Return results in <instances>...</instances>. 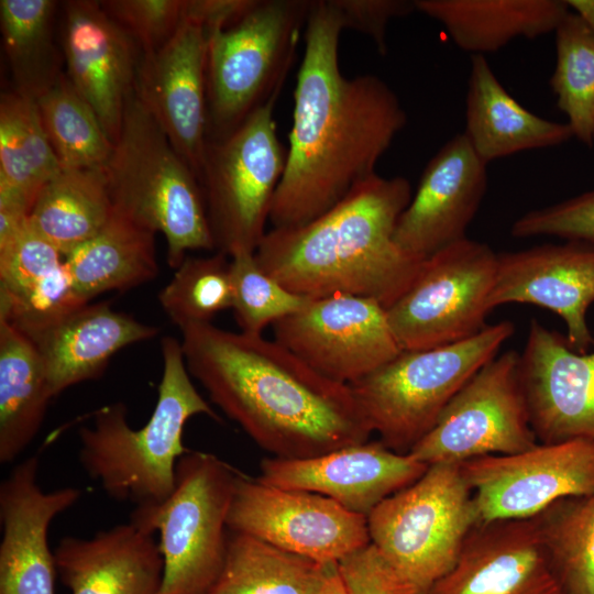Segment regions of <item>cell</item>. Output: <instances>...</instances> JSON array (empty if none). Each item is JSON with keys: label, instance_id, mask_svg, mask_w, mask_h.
<instances>
[{"label": "cell", "instance_id": "6da1fadb", "mask_svg": "<svg viewBox=\"0 0 594 594\" xmlns=\"http://www.w3.org/2000/svg\"><path fill=\"white\" fill-rule=\"evenodd\" d=\"M344 30L332 0H314L294 91L286 165L270 213L273 229L304 226L369 179L407 123L395 91L372 74L345 77Z\"/></svg>", "mask_w": 594, "mask_h": 594}, {"label": "cell", "instance_id": "7a4b0ae2", "mask_svg": "<svg viewBox=\"0 0 594 594\" xmlns=\"http://www.w3.org/2000/svg\"><path fill=\"white\" fill-rule=\"evenodd\" d=\"M179 330L190 376L273 457L311 458L369 440L372 431L351 387L321 375L276 340L211 322Z\"/></svg>", "mask_w": 594, "mask_h": 594}, {"label": "cell", "instance_id": "3957f363", "mask_svg": "<svg viewBox=\"0 0 594 594\" xmlns=\"http://www.w3.org/2000/svg\"><path fill=\"white\" fill-rule=\"evenodd\" d=\"M411 198L407 178L375 174L317 219L297 228H272L255 251L256 261L301 297L351 295L372 298L387 309L425 262L394 239Z\"/></svg>", "mask_w": 594, "mask_h": 594}, {"label": "cell", "instance_id": "277c9868", "mask_svg": "<svg viewBox=\"0 0 594 594\" xmlns=\"http://www.w3.org/2000/svg\"><path fill=\"white\" fill-rule=\"evenodd\" d=\"M163 372L155 408L147 422L131 427L121 402L95 410L78 430V459L87 475L117 502L134 507L165 502L175 488L177 462L188 449L186 422L196 415L220 420L190 380L180 341L161 340Z\"/></svg>", "mask_w": 594, "mask_h": 594}, {"label": "cell", "instance_id": "5b68a950", "mask_svg": "<svg viewBox=\"0 0 594 594\" xmlns=\"http://www.w3.org/2000/svg\"><path fill=\"white\" fill-rule=\"evenodd\" d=\"M105 172L113 208L165 235L169 267L190 250L215 252L199 179L134 90Z\"/></svg>", "mask_w": 594, "mask_h": 594}, {"label": "cell", "instance_id": "8992f818", "mask_svg": "<svg viewBox=\"0 0 594 594\" xmlns=\"http://www.w3.org/2000/svg\"><path fill=\"white\" fill-rule=\"evenodd\" d=\"M509 320L477 334L428 350H403L395 359L349 385L372 432L397 453H408L435 426L462 386L514 334Z\"/></svg>", "mask_w": 594, "mask_h": 594}, {"label": "cell", "instance_id": "52a82bcc", "mask_svg": "<svg viewBox=\"0 0 594 594\" xmlns=\"http://www.w3.org/2000/svg\"><path fill=\"white\" fill-rule=\"evenodd\" d=\"M312 0H255L237 21L208 31L209 139L226 136L277 100Z\"/></svg>", "mask_w": 594, "mask_h": 594}, {"label": "cell", "instance_id": "ba28073f", "mask_svg": "<svg viewBox=\"0 0 594 594\" xmlns=\"http://www.w3.org/2000/svg\"><path fill=\"white\" fill-rule=\"evenodd\" d=\"M237 473L215 454L188 450L177 462L170 496L134 507L130 521L160 536L164 573L157 594H209L213 588L226 560Z\"/></svg>", "mask_w": 594, "mask_h": 594}, {"label": "cell", "instance_id": "9c48e42d", "mask_svg": "<svg viewBox=\"0 0 594 594\" xmlns=\"http://www.w3.org/2000/svg\"><path fill=\"white\" fill-rule=\"evenodd\" d=\"M479 525L461 463H435L369 515L371 542L421 594L454 566Z\"/></svg>", "mask_w": 594, "mask_h": 594}, {"label": "cell", "instance_id": "30bf717a", "mask_svg": "<svg viewBox=\"0 0 594 594\" xmlns=\"http://www.w3.org/2000/svg\"><path fill=\"white\" fill-rule=\"evenodd\" d=\"M272 100L226 136L209 139L200 185L215 252L255 253L286 165Z\"/></svg>", "mask_w": 594, "mask_h": 594}, {"label": "cell", "instance_id": "8fae6325", "mask_svg": "<svg viewBox=\"0 0 594 594\" xmlns=\"http://www.w3.org/2000/svg\"><path fill=\"white\" fill-rule=\"evenodd\" d=\"M496 268L497 253L469 238L426 258L410 287L386 309L402 349H433L481 332Z\"/></svg>", "mask_w": 594, "mask_h": 594}, {"label": "cell", "instance_id": "7c38bea8", "mask_svg": "<svg viewBox=\"0 0 594 594\" xmlns=\"http://www.w3.org/2000/svg\"><path fill=\"white\" fill-rule=\"evenodd\" d=\"M519 353L497 354L454 395L408 452L427 465L515 454L538 444L518 374Z\"/></svg>", "mask_w": 594, "mask_h": 594}, {"label": "cell", "instance_id": "4fadbf2b", "mask_svg": "<svg viewBox=\"0 0 594 594\" xmlns=\"http://www.w3.org/2000/svg\"><path fill=\"white\" fill-rule=\"evenodd\" d=\"M228 529L323 564L371 542L366 516L326 496L276 487L240 472Z\"/></svg>", "mask_w": 594, "mask_h": 594}, {"label": "cell", "instance_id": "5bb4252c", "mask_svg": "<svg viewBox=\"0 0 594 594\" xmlns=\"http://www.w3.org/2000/svg\"><path fill=\"white\" fill-rule=\"evenodd\" d=\"M461 466L479 524L530 519L560 499L594 492V440L538 443Z\"/></svg>", "mask_w": 594, "mask_h": 594}, {"label": "cell", "instance_id": "9a60e30c", "mask_svg": "<svg viewBox=\"0 0 594 594\" xmlns=\"http://www.w3.org/2000/svg\"><path fill=\"white\" fill-rule=\"evenodd\" d=\"M274 340L327 378L351 385L402 351L386 308L372 298L310 299L273 324Z\"/></svg>", "mask_w": 594, "mask_h": 594}, {"label": "cell", "instance_id": "2e32d148", "mask_svg": "<svg viewBox=\"0 0 594 594\" xmlns=\"http://www.w3.org/2000/svg\"><path fill=\"white\" fill-rule=\"evenodd\" d=\"M208 31L185 18L160 48L139 58L134 94L168 141L201 178L208 133Z\"/></svg>", "mask_w": 594, "mask_h": 594}, {"label": "cell", "instance_id": "e0dca14e", "mask_svg": "<svg viewBox=\"0 0 594 594\" xmlns=\"http://www.w3.org/2000/svg\"><path fill=\"white\" fill-rule=\"evenodd\" d=\"M519 302L547 308L563 319L566 340L578 353L594 345L587 309L594 302V245L582 241L547 243L497 253L487 306Z\"/></svg>", "mask_w": 594, "mask_h": 594}, {"label": "cell", "instance_id": "ac0fdd59", "mask_svg": "<svg viewBox=\"0 0 594 594\" xmlns=\"http://www.w3.org/2000/svg\"><path fill=\"white\" fill-rule=\"evenodd\" d=\"M518 374L539 443L594 440V352H575L566 337L532 319Z\"/></svg>", "mask_w": 594, "mask_h": 594}, {"label": "cell", "instance_id": "d6986e66", "mask_svg": "<svg viewBox=\"0 0 594 594\" xmlns=\"http://www.w3.org/2000/svg\"><path fill=\"white\" fill-rule=\"evenodd\" d=\"M428 466L378 440L311 458H267L260 464L257 479L276 487L326 496L367 517L385 498L417 481Z\"/></svg>", "mask_w": 594, "mask_h": 594}, {"label": "cell", "instance_id": "ffe728a7", "mask_svg": "<svg viewBox=\"0 0 594 594\" xmlns=\"http://www.w3.org/2000/svg\"><path fill=\"white\" fill-rule=\"evenodd\" d=\"M486 166L463 133L452 136L426 165L396 224V243L426 260L468 238L486 193Z\"/></svg>", "mask_w": 594, "mask_h": 594}, {"label": "cell", "instance_id": "44dd1931", "mask_svg": "<svg viewBox=\"0 0 594 594\" xmlns=\"http://www.w3.org/2000/svg\"><path fill=\"white\" fill-rule=\"evenodd\" d=\"M38 457L16 463L0 484V594H54L56 574L48 529L81 497L77 487L44 491Z\"/></svg>", "mask_w": 594, "mask_h": 594}, {"label": "cell", "instance_id": "7402d4cb", "mask_svg": "<svg viewBox=\"0 0 594 594\" xmlns=\"http://www.w3.org/2000/svg\"><path fill=\"white\" fill-rule=\"evenodd\" d=\"M63 51L67 77L114 144L134 90L136 42L100 1L75 0L64 4Z\"/></svg>", "mask_w": 594, "mask_h": 594}, {"label": "cell", "instance_id": "603a6c76", "mask_svg": "<svg viewBox=\"0 0 594 594\" xmlns=\"http://www.w3.org/2000/svg\"><path fill=\"white\" fill-rule=\"evenodd\" d=\"M428 594H564L536 517L479 524Z\"/></svg>", "mask_w": 594, "mask_h": 594}, {"label": "cell", "instance_id": "cb8c5ba5", "mask_svg": "<svg viewBox=\"0 0 594 594\" xmlns=\"http://www.w3.org/2000/svg\"><path fill=\"white\" fill-rule=\"evenodd\" d=\"M54 560L72 594H157L163 581L158 542L130 520L90 538H62Z\"/></svg>", "mask_w": 594, "mask_h": 594}, {"label": "cell", "instance_id": "d4e9b609", "mask_svg": "<svg viewBox=\"0 0 594 594\" xmlns=\"http://www.w3.org/2000/svg\"><path fill=\"white\" fill-rule=\"evenodd\" d=\"M157 333V327L117 311L103 301L88 302L28 338L40 353L54 398L70 386L99 377L118 351Z\"/></svg>", "mask_w": 594, "mask_h": 594}, {"label": "cell", "instance_id": "484cf974", "mask_svg": "<svg viewBox=\"0 0 594 594\" xmlns=\"http://www.w3.org/2000/svg\"><path fill=\"white\" fill-rule=\"evenodd\" d=\"M463 134L486 164L524 151L558 146L573 138L566 122L551 121L522 107L483 55L471 57Z\"/></svg>", "mask_w": 594, "mask_h": 594}, {"label": "cell", "instance_id": "4316f807", "mask_svg": "<svg viewBox=\"0 0 594 594\" xmlns=\"http://www.w3.org/2000/svg\"><path fill=\"white\" fill-rule=\"evenodd\" d=\"M453 43L473 55L501 50L516 37L554 32L570 11L564 0H414Z\"/></svg>", "mask_w": 594, "mask_h": 594}, {"label": "cell", "instance_id": "83f0119b", "mask_svg": "<svg viewBox=\"0 0 594 594\" xmlns=\"http://www.w3.org/2000/svg\"><path fill=\"white\" fill-rule=\"evenodd\" d=\"M155 234L113 208L106 226L65 256L78 294L90 301L99 294L154 279L158 274Z\"/></svg>", "mask_w": 594, "mask_h": 594}, {"label": "cell", "instance_id": "f1b7e54d", "mask_svg": "<svg viewBox=\"0 0 594 594\" xmlns=\"http://www.w3.org/2000/svg\"><path fill=\"white\" fill-rule=\"evenodd\" d=\"M53 398L34 343L0 318V463L21 455L34 440Z\"/></svg>", "mask_w": 594, "mask_h": 594}, {"label": "cell", "instance_id": "f546056e", "mask_svg": "<svg viewBox=\"0 0 594 594\" xmlns=\"http://www.w3.org/2000/svg\"><path fill=\"white\" fill-rule=\"evenodd\" d=\"M112 209L105 168L62 169L38 193L29 221L66 256L106 226Z\"/></svg>", "mask_w": 594, "mask_h": 594}, {"label": "cell", "instance_id": "4dcf8cb0", "mask_svg": "<svg viewBox=\"0 0 594 594\" xmlns=\"http://www.w3.org/2000/svg\"><path fill=\"white\" fill-rule=\"evenodd\" d=\"M35 99L3 92L0 99V199L30 211L41 189L61 170Z\"/></svg>", "mask_w": 594, "mask_h": 594}, {"label": "cell", "instance_id": "1f68e13d", "mask_svg": "<svg viewBox=\"0 0 594 594\" xmlns=\"http://www.w3.org/2000/svg\"><path fill=\"white\" fill-rule=\"evenodd\" d=\"M328 565L231 531L222 571L209 594H314Z\"/></svg>", "mask_w": 594, "mask_h": 594}, {"label": "cell", "instance_id": "d6a6232c", "mask_svg": "<svg viewBox=\"0 0 594 594\" xmlns=\"http://www.w3.org/2000/svg\"><path fill=\"white\" fill-rule=\"evenodd\" d=\"M55 8L53 0L0 1L2 43L14 90L32 99L62 75L53 37Z\"/></svg>", "mask_w": 594, "mask_h": 594}, {"label": "cell", "instance_id": "836d02e7", "mask_svg": "<svg viewBox=\"0 0 594 594\" xmlns=\"http://www.w3.org/2000/svg\"><path fill=\"white\" fill-rule=\"evenodd\" d=\"M35 102L63 169L106 168L114 144L67 75L62 73Z\"/></svg>", "mask_w": 594, "mask_h": 594}, {"label": "cell", "instance_id": "e575fe53", "mask_svg": "<svg viewBox=\"0 0 594 594\" xmlns=\"http://www.w3.org/2000/svg\"><path fill=\"white\" fill-rule=\"evenodd\" d=\"M564 594H594V492L536 516Z\"/></svg>", "mask_w": 594, "mask_h": 594}, {"label": "cell", "instance_id": "d590c367", "mask_svg": "<svg viewBox=\"0 0 594 594\" xmlns=\"http://www.w3.org/2000/svg\"><path fill=\"white\" fill-rule=\"evenodd\" d=\"M557 63L550 86L573 136L594 143V34L569 11L556 31Z\"/></svg>", "mask_w": 594, "mask_h": 594}, {"label": "cell", "instance_id": "8d00e7d4", "mask_svg": "<svg viewBox=\"0 0 594 594\" xmlns=\"http://www.w3.org/2000/svg\"><path fill=\"white\" fill-rule=\"evenodd\" d=\"M158 301L178 329L211 322L217 314L232 307L230 257L220 252L186 255L160 292Z\"/></svg>", "mask_w": 594, "mask_h": 594}, {"label": "cell", "instance_id": "74e56055", "mask_svg": "<svg viewBox=\"0 0 594 594\" xmlns=\"http://www.w3.org/2000/svg\"><path fill=\"white\" fill-rule=\"evenodd\" d=\"M232 309L242 332L263 330L300 310L310 299L286 289L263 271L255 253L240 252L230 257Z\"/></svg>", "mask_w": 594, "mask_h": 594}, {"label": "cell", "instance_id": "f35d334b", "mask_svg": "<svg viewBox=\"0 0 594 594\" xmlns=\"http://www.w3.org/2000/svg\"><path fill=\"white\" fill-rule=\"evenodd\" d=\"M100 4L143 53L163 46L186 16V0H107Z\"/></svg>", "mask_w": 594, "mask_h": 594}, {"label": "cell", "instance_id": "ab89813d", "mask_svg": "<svg viewBox=\"0 0 594 594\" xmlns=\"http://www.w3.org/2000/svg\"><path fill=\"white\" fill-rule=\"evenodd\" d=\"M510 234L557 237L594 245V189L524 213L512 224Z\"/></svg>", "mask_w": 594, "mask_h": 594}, {"label": "cell", "instance_id": "60d3db41", "mask_svg": "<svg viewBox=\"0 0 594 594\" xmlns=\"http://www.w3.org/2000/svg\"><path fill=\"white\" fill-rule=\"evenodd\" d=\"M346 594H421L372 542L337 562Z\"/></svg>", "mask_w": 594, "mask_h": 594}, {"label": "cell", "instance_id": "b9f144b4", "mask_svg": "<svg viewBox=\"0 0 594 594\" xmlns=\"http://www.w3.org/2000/svg\"><path fill=\"white\" fill-rule=\"evenodd\" d=\"M338 9L344 29H352L367 35L376 50L387 52L386 33L389 22L416 11L409 0H332Z\"/></svg>", "mask_w": 594, "mask_h": 594}, {"label": "cell", "instance_id": "7bdbcfd3", "mask_svg": "<svg viewBox=\"0 0 594 594\" xmlns=\"http://www.w3.org/2000/svg\"><path fill=\"white\" fill-rule=\"evenodd\" d=\"M314 594H346L337 562L329 563L326 574Z\"/></svg>", "mask_w": 594, "mask_h": 594}, {"label": "cell", "instance_id": "ee69618b", "mask_svg": "<svg viewBox=\"0 0 594 594\" xmlns=\"http://www.w3.org/2000/svg\"><path fill=\"white\" fill-rule=\"evenodd\" d=\"M565 2L594 34V0H566Z\"/></svg>", "mask_w": 594, "mask_h": 594}]
</instances>
